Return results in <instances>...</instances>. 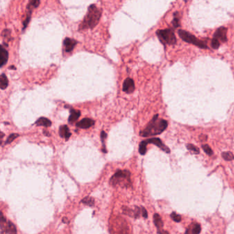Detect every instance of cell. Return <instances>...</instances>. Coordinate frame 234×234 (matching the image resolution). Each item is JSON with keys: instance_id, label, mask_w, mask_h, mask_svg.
Segmentation results:
<instances>
[{"instance_id": "cell-5", "label": "cell", "mask_w": 234, "mask_h": 234, "mask_svg": "<svg viewBox=\"0 0 234 234\" xmlns=\"http://www.w3.org/2000/svg\"><path fill=\"white\" fill-rule=\"evenodd\" d=\"M157 34L158 38L163 45H173L177 43L176 36L171 29H165V30H157Z\"/></svg>"}, {"instance_id": "cell-15", "label": "cell", "mask_w": 234, "mask_h": 234, "mask_svg": "<svg viewBox=\"0 0 234 234\" xmlns=\"http://www.w3.org/2000/svg\"><path fill=\"white\" fill-rule=\"evenodd\" d=\"M80 114H81V113L79 110H76V109H71V111H70V115L68 119L69 123H75L76 120L79 119Z\"/></svg>"}, {"instance_id": "cell-12", "label": "cell", "mask_w": 234, "mask_h": 234, "mask_svg": "<svg viewBox=\"0 0 234 234\" xmlns=\"http://www.w3.org/2000/svg\"><path fill=\"white\" fill-rule=\"evenodd\" d=\"M8 60V53L7 50L3 47V45L1 46V52H0V67H2L5 65Z\"/></svg>"}, {"instance_id": "cell-16", "label": "cell", "mask_w": 234, "mask_h": 234, "mask_svg": "<svg viewBox=\"0 0 234 234\" xmlns=\"http://www.w3.org/2000/svg\"><path fill=\"white\" fill-rule=\"evenodd\" d=\"M153 218H154V223L156 226V227L157 228L158 232L161 231V230H163V221H162L161 216L159 214H155L154 215Z\"/></svg>"}, {"instance_id": "cell-22", "label": "cell", "mask_w": 234, "mask_h": 234, "mask_svg": "<svg viewBox=\"0 0 234 234\" xmlns=\"http://www.w3.org/2000/svg\"><path fill=\"white\" fill-rule=\"evenodd\" d=\"M81 203L86 205V206L92 207L94 205V199L90 196H87L81 201Z\"/></svg>"}, {"instance_id": "cell-6", "label": "cell", "mask_w": 234, "mask_h": 234, "mask_svg": "<svg viewBox=\"0 0 234 234\" xmlns=\"http://www.w3.org/2000/svg\"><path fill=\"white\" fill-rule=\"evenodd\" d=\"M40 4V0H29L28 4L27 6V10H28V13L26 15V18H25V21L24 22L26 24H28L30 21L31 19V15L32 13V10L36 8Z\"/></svg>"}, {"instance_id": "cell-29", "label": "cell", "mask_w": 234, "mask_h": 234, "mask_svg": "<svg viewBox=\"0 0 234 234\" xmlns=\"http://www.w3.org/2000/svg\"><path fill=\"white\" fill-rule=\"evenodd\" d=\"M170 216H171V218L174 221H175L177 222H179L181 221V216L176 214V212H172L171 214V215H170Z\"/></svg>"}, {"instance_id": "cell-30", "label": "cell", "mask_w": 234, "mask_h": 234, "mask_svg": "<svg viewBox=\"0 0 234 234\" xmlns=\"http://www.w3.org/2000/svg\"><path fill=\"white\" fill-rule=\"evenodd\" d=\"M120 234H128L127 225H126L125 224H123L122 225Z\"/></svg>"}, {"instance_id": "cell-14", "label": "cell", "mask_w": 234, "mask_h": 234, "mask_svg": "<svg viewBox=\"0 0 234 234\" xmlns=\"http://www.w3.org/2000/svg\"><path fill=\"white\" fill-rule=\"evenodd\" d=\"M201 231V227L199 223H193L186 230L185 234H199Z\"/></svg>"}, {"instance_id": "cell-19", "label": "cell", "mask_w": 234, "mask_h": 234, "mask_svg": "<svg viewBox=\"0 0 234 234\" xmlns=\"http://www.w3.org/2000/svg\"><path fill=\"white\" fill-rule=\"evenodd\" d=\"M8 86V80L6 75L4 74H2L0 76V88L2 90L6 89Z\"/></svg>"}, {"instance_id": "cell-8", "label": "cell", "mask_w": 234, "mask_h": 234, "mask_svg": "<svg viewBox=\"0 0 234 234\" xmlns=\"http://www.w3.org/2000/svg\"><path fill=\"white\" fill-rule=\"evenodd\" d=\"M226 32L227 29L225 27H220L218 29L214 34V38L218 40L219 41L225 43L227 41V36H226Z\"/></svg>"}, {"instance_id": "cell-23", "label": "cell", "mask_w": 234, "mask_h": 234, "mask_svg": "<svg viewBox=\"0 0 234 234\" xmlns=\"http://www.w3.org/2000/svg\"><path fill=\"white\" fill-rule=\"evenodd\" d=\"M222 157L226 161H231L234 159L233 154L230 151H225L222 153Z\"/></svg>"}, {"instance_id": "cell-7", "label": "cell", "mask_w": 234, "mask_h": 234, "mask_svg": "<svg viewBox=\"0 0 234 234\" xmlns=\"http://www.w3.org/2000/svg\"><path fill=\"white\" fill-rule=\"evenodd\" d=\"M145 142H146L147 144L152 143L155 145L157 146L159 149H161L163 151H164L167 153H170V149L164 145V143L160 140V139L158 138H150L148 139V140H145Z\"/></svg>"}, {"instance_id": "cell-33", "label": "cell", "mask_w": 234, "mask_h": 234, "mask_svg": "<svg viewBox=\"0 0 234 234\" xmlns=\"http://www.w3.org/2000/svg\"><path fill=\"white\" fill-rule=\"evenodd\" d=\"M159 234H168V232H167V231H164V230H161V231H159V232H158Z\"/></svg>"}, {"instance_id": "cell-21", "label": "cell", "mask_w": 234, "mask_h": 234, "mask_svg": "<svg viewBox=\"0 0 234 234\" xmlns=\"http://www.w3.org/2000/svg\"><path fill=\"white\" fill-rule=\"evenodd\" d=\"M7 234H17V228L12 222H8V232Z\"/></svg>"}, {"instance_id": "cell-26", "label": "cell", "mask_w": 234, "mask_h": 234, "mask_svg": "<svg viewBox=\"0 0 234 234\" xmlns=\"http://www.w3.org/2000/svg\"><path fill=\"white\" fill-rule=\"evenodd\" d=\"M202 149H203V151H205V153H206L208 155L211 156V155H213L214 153H213L212 149H211V148L208 145H207V144L203 145H202Z\"/></svg>"}, {"instance_id": "cell-18", "label": "cell", "mask_w": 234, "mask_h": 234, "mask_svg": "<svg viewBox=\"0 0 234 234\" xmlns=\"http://www.w3.org/2000/svg\"><path fill=\"white\" fill-rule=\"evenodd\" d=\"M0 229H1V234H7V232H8V224H6V221L5 218L3 217L2 212H1Z\"/></svg>"}, {"instance_id": "cell-13", "label": "cell", "mask_w": 234, "mask_h": 234, "mask_svg": "<svg viewBox=\"0 0 234 234\" xmlns=\"http://www.w3.org/2000/svg\"><path fill=\"white\" fill-rule=\"evenodd\" d=\"M59 134H60L61 137L64 138L66 140H68L72 135L69 131V129L67 125H62L60 127V128H59Z\"/></svg>"}, {"instance_id": "cell-2", "label": "cell", "mask_w": 234, "mask_h": 234, "mask_svg": "<svg viewBox=\"0 0 234 234\" xmlns=\"http://www.w3.org/2000/svg\"><path fill=\"white\" fill-rule=\"evenodd\" d=\"M102 14V10L96 7L95 5L92 4L88 8V11L85 15L84 20L79 26V30L94 28L99 23Z\"/></svg>"}, {"instance_id": "cell-20", "label": "cell", "mask_w": 234, "mask_h": 234, "mask_svg": "<svg viewBox=\"0 0 234 234\" xmlns=\"http://www.w3.org/2000/svg\"><path fill=\"white\" fill-rule=\"evenodd\" d=\"M147 143L145 140L142 141L140 142L139 144V152L141 155H145L147 151Z\"/></svg>"}, {"instance_id": "cell-28", "label": "cell", "mask_w": 234, "mask_h": 234, "mask_svg": "<svg viewBox=\"0 0 234 234\" xmlns=\"http://www.w3.org/2000/svg\"><path fill=\"white\" fill-rule=\"evenodd\" d=\"M18 136H19V135L17 134H12L11 135H10L8 138H7V140H6L5 143L6 145L11 143V142H12L14 140V139H16Z\"/></svg>"}, {"instance_id": "cell-17", "label": "cell", "mask_w": 234, "mask_h": 234, "mask_svg": "<svg viewBox=\"0 0 234 234\" xmlns=\"http://www.w3.org/2000/svg\"><path fill=\"white\" fill-rule=\"evenodd\" d=\"M35 124L38 126H43L46 127H48L51 126L52 123L48 119L45 118V117H41V118H39L36 120Z\"/></svg>"}, {"instance_id": "cell-11", "label": "cell", "mask_w": 234, "mask_h": 234, "mask_svg": "<svg viewBox=\"0 0 234 234\" xmlns=\"http://www.w3.org/2000/svg\"><path fill=\"white\" fill-rule=\"evenodd\" d=\"M94 123L95 122L94 120L85 118L78 123L76 124V127L80 128V129H88V128H90L94 125Z\"/></svg>"}, {"instance_id": "cell-24", "label": "cell", "mask_w": 234, "mask_h": 234, "mask_svg": "<svg viewBox=\"0 0 234 234\" xmlns=\"http://www.w3.org/2000/svg\"><path fill=\"white\" fill-rule=\"evenodd\" d=\"M186 147L189 151L193 152L194 153H195V154H199L200 152L199 149L192 144H188Z\"/></svg>"}, {"instance_id": "cell-4", "label": "cell", "mask_w": 234, "mask_h": 234, "mask_svg": "<svg viewBox=\"0 0 234 234\" xmlns=\"http://www.w3.org/2000/svg\"><path fill=\"white\" fill-rule=\"evenodd\" d=\"M178 34H179L180 38L185 42L192 44V45L197 46L199 48L207 49V46L205 42L200 41L198 38H196L195 36L192 34L191 33L183 30H179Z\"/></svg>"}, {"instance_id": "cell-10", "label": "cell", "mask_w": 234, "mask_h": 234, "mask_svg": "<svg viewBox=\"0 0 234 234\" xmlns=\"http://www.w3.org/2000/svg\"><path fill=\"white\" fill-rule=\"evenodd\" d=\"M76 44H77V41H75L74 39L66 38L64 40V42H63V45H64V47H65V51L68 53L72 52L73 49H74V47H75V46L76 45Z\"/></svg>"}, {"instance_id": "cell-25", "label": "cell", "mask_w": 234, "mask_h": 234, "mask_svg": "<svg viewBox=\"0 0 234 234\" xmlns=\"http://www.w3.org/2000/svg\"><path fill=\"white\" fill-rule=\"evenodd\" d=\"M177 14H178L177 12L174 14V19L172 20V23L173 25V27L174 28H177L178 27L180 26V21H179V17H178V16L177 15Z\"/></svg>"}, {"instance_id": "cell-1", "label": "cell", "mask_w": 234, "mask_h": 234, "mask_svg": "<svg viewBox=\"0 0 234 234\" xmlns=\"http://www.w3.org/2000/svg\"><path fill=\"white\" fill-rule=\"evenodd\" d=\"M168 121L167 120L159 119V115L154 116L150 121L148 123V125L145 129L140 132V135L143 137H148L155 135H159L164 131L168 127Z\"/></svg>"}, {"instance_id": "cell-31", "label": "cell", "mask_w": 234, "mask_h": 234, "mask_svg": "<svg viewBox=\"0 0 234 234\" xmlns=\"http://www.w3.org/2000/svg\"><path fill=\"white\" fill-rule=\"evenodd\" d=\"M142 216L144 218H147V217H148L147 211H146V210L145 209V208L144 207H142Z\"/></svg>"}, {"instance_id": "cell-32", "label": "cell", "mask_w": 234, "mask_h": 234, "mask_svg": "<svg viewBox=\"0 0 234 234\" xmlns=\"http://www.w3.org/2000/svg\"><path fill=\"white\" fill-rule=\"evenodd\" d=\"M100 138H101L102 142V143L104 144V140H105V139L106 138V134L105 132V131H102L101 135H100Z\"/></svg>"}, {"instance_id": "cell-27", "label": "cell", "mask_w": 234, "mask_h": 234, "mask_svg": "<svg viewBox=\"0 0 234 234\" xmlns=\"http://www.w3.org/2000/svg\"><path fill=\"white\" fill-rule=\"evenodd\" d=\"M220 41H218V40L216 39L213 38V39L211 40V47H212L213 49H217L219 48V47H220Z\"/></svg>"}, {"instance_id": "cell-9", "label": "cell", "mask_w": 234, "mask_h": 234, "mask_svg": "<svg viewBox=\"0 0 234 234\" xmlns=\"http://www.w3.org/2000/svg\"><path fill=\"white\" fill-rule=\"evenodd\" d=\"M135 83L131 78H127L124 80L123 83V87L122 89L123 91L126 93H132L135 90Z\"/></svg>"}, {"instance_id": "cell-3", "label": "cell", "mask_w": 234, "mask_h": 234, "mask_svg": "<svg viewBox=\"0 0 234 234\" xmlns=\"http://www.w3.org/2000/svg\"><path fill=\"white\" fill-rule=\"evenodd\" d=\"M110 184L113 186L121 185L126 188L131 186V173L128 170H118L111 178Z\"/></svg>"}]
</instances>
